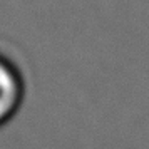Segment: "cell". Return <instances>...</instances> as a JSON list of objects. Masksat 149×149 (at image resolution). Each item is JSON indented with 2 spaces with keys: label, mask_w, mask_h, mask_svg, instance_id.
I'll list each match as a JSON object with an SVG mask.
<instances>
[{
  "label": "cell",
  "mask_w": 149,
  "mask_h": 149,
  "mask_svg": "<svg viewBox=\"0 0 149 149\" xmlns=\"http://www.w3.org/2000/svg\"><path fill=\"white\" fill-rule=\"evenodd\" d=\"M24 99L22 75L12 62L0 55V126L7 124Z\"/></svg>",
  "instance_id": "obj_1"
}]
</instances>
